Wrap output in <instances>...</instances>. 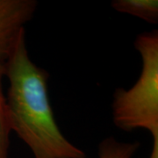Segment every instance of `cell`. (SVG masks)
Segmentation results:
<instances>
[{
  "mask_svg": "<svg viewBox=\"0 0 158 158\" xmlns=\"http://www.w3.org/2000/svg\"><path fill=\"white\" fill-rule=\"evenodd\" d=\"M37 6L35 0H0V63L6 64L11 56Z\"/></svg>",
  "mask_w": 158,
  "mask_h": 158,
  "instance_id": "3957f363",
  "label": "cell"
},
{
  "mask_svg": "<svg viewBox=\"0 0 158 158\" xmlns=\"http://www.w3.org/2000/svg\"><path fill=\"white\" fill-rule=\"evenodd\" d=\"M115 11L139 18L150 24L158 22L157 0H113Z\"/></svg>",
  "mask_w": 158,
  "mask_h": 158,
  "instance_id": "277c9868",
  "label": "cell"
},
{
  "mask_svg": "<svg viewBox=\"0 0 158 158\" xmlns=\"http://www.w3.org/2000/svg\"><path fill=\"white\" fill-rule=\"evenodd\" d=\"M139 142H119L114 137L104 139L98 145V158H132Z\"/></svg>",
  "mask_w": 158,
  "mask_h": 158,
  "instance_id": "8992f818",
  "label": "cell"
},
{
  "mask_svg": "<svg viewBox=\"0 0 158 158\" xmlns=\"http://www.w3.org/2000/svg\"><path fill=\"white\" fill-rule=\"evenodd\" d=\"M135 48L141 56V75L130 89L118 88L114 91L113 120L118 128L126 132L139 128L148 131L153 138L149 158H158L157 30L139 34Z\"/></svg>",
  "mask_w": 158,
  "mask_h": 158,
  "instance_id": "7a4b0ae2",
  "label": "cell"
},
{
  "mask_svg": "<svg viewBox=\"0 0 158 158\" xmlns=\"http://www.w3.org/2000/svg\"><path fill=\"white\" fill-rule=\"evenodd\" d=\"M6 77V64L0 63V158H9L10 134L11 129L3 89V79Z\"/></svg>",
  "mask_w": 158,
  "mask_h": 158,
  "instance_id": "5b68a950",
  "label": "cell"
},
{
  "mask_svg": "<svg viewBox=\"0 0 158 158\" xmlns=\"http://www.w3.org/2000/svg\"><path fill=\"white\" fill-rule=\"evenodd\" d=\"M6 77L10 83L6 98L11 129L34 158H86L57 125L48 91L49 75L31 60L25 34L6 62Z\"/></svg>",
  "mask_w": 158,
  "mask_h": 158,
  "instance_id": "6da1fadb",
  "label": "cell"
}]
</instances>
